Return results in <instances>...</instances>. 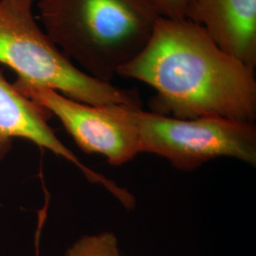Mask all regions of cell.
Listing matches in <instances>:
<instances>
[{
  "instance_id": "2",
  "label": "cell",
  "mask_w": 256,
  "mask_h": 256,
  "mask_svg": "<svg viewBox=\"0 0 256 256\" xmlns=\"http://www.w3.org/2000/svg\"><path fill=\"white\" fill-rule=\"evenodd\" d=\"M38 7L58 48L108 84L146 46L160 18L146 0H38Z\"/></svg>"
},
{
  "instance_id": "9",
  "label": "cell",
  "mask_w": 256,
  "mask_h": 256,
  "mask_svg": "<svg viewBox=\"0 0 256 256\" xmlns=\"http://www.w3.org/2000/svg\"><path fill=\"white\" fill-rule=\"evenodd\" d=\"M160 18L185 19L191 0H146Z\"/></svg>"
},
{
  "instance_id": "4",
  "label": "cell",
  "mask_w": 256,
  "mask_h": 256,
  "mask_svg": "<svg viewBox=\"0 0 256 256\" xmlns=\"http://www.w3.org/2000/svg\"><path fill=\"white\" fill-rule=\"evenodd\" d=\"M140 153L160 156L176 169L192 171L218 158L256 166L254 124L218 118L176 119L129 108Z\"/></svg>"
},
{
  "instance_id": "7",
  "label": "cell",
  "mask_w": 256,
  "mask_h": 256,
  "mask_svg": "<svg viewBox=\"0 0 256 256\" xmlns=\"http://www.w3.org/2000/svg\"><path fill=\"white\" fill-rule=\"evenodd\" d=\"M50 117L46 110L22 95L0 74V160L9 152L14 138H26L86 172L88 167L56 137L48 124Z\"/></svg>"
},
{
  "instance_id": "8",
  "label": "cell",
  "mask_w": 256,
  "mask_h": 256,
  "mask_svg": "<svg viewBox=\"0 0 256 256\" xmlns=\"http://www.w3.org/2000/svg\"><path fill=\"white\" fill-rule=\"evenodd\" d=\"M66 256H120L118 238L108 232L84 236L68 250Z\"/></svg>"
},
{
  "instance_id": "3",
  "label": "cell",
  "mask_w": 256,
  "mask_h": 256,
  "mask_svg": "<svg viewBox=\"0 0 256 256\" xmlns=\"http://www.w3.org/2000/svg\"><path fill=\"white\" fill-rule=\"evenodd\" d=\"M34 2L0 0V63L18 74V82L94 106L142 108L136 92L99 81L72 63L37 25Z\"/></svg>"
},
{
  "instance_id": "1",
  "label": "cell",
  "mask_w": 256,
  "mask_h": 256,
  "mask_svg": "<svg viewBox=\"0 0 256 256\" xmlns=\"http://www.w3.org/2000/svg\"><path fill=\"white\" fill-rule=\"evenodd\" d=\"M117 75L155 90L156 114L254 124V68L225 52L187 19H158L146 46Z\"/></svg>"
},
{
  "instance_id": "6",
  "label": "cell",
  "mask_w": 256,
  "mask_h": 256,
  "mask_svg": "<svg viewBox=\"0 0 256 256\" xmlns=\"http://www.w3.org/2000/svg\"><path fill=\"white\" fill-rule=\"evenodd\" d=\"M185 19L228 54L256 68V0H191Z\"/></svg>"
},
{
  "instance_id": "5",
  "label": "cell",
  "mask_w": 256,
  "mask_h": 256,
  "mask_svg": "<svg viewBox=\"0 0 256 256\" xmlns=\"http://www.w3.org/2000/svg\"><path fill=\"white\" fill-rule=\"evenodd\" d=\"M14 86L22 95L60 120L84 152L104 156L113 166L126 164L140 153L137 128L129 115L131 106H94L18 81Z\"/></svg>"
}]
</instances>
